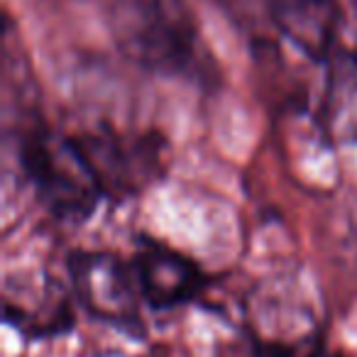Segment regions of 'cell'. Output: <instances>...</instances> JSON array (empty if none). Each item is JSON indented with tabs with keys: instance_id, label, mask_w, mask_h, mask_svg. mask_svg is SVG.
I'll use <instances>...</instances> for the list:
<instances>
[{
	"instance_id": "obj_3",
	"label": "cell",
	"mask_w": 357,
	"mask_h": 357,
	"mask_svg": "<svg viewBox=\"0 0 357 357\" xmlns=\"http://www.w3.org/2000/svg\"><path fill=\"white\" fill-rule=\"evenodd\" d=\"M69 279L79 306L91 318L128 335H142L139 284L132 264L100 250H79L69 255Z\"/></svg>"
},
{
	"instance_id": "obj_1",
	"label": "cell",
	"mask_w": 357,
	"mask_h": 357,
	"mask_svg": "<svg viewBox=\"0 0 357 357\" xmlns=\"http://www.w3.org/2000/svg\"><path fill=\"white\" fill-rule=\"evenodd\" d=\"M17 159L37 199L61 220H84L96 211L103 186L79 139L59 135L37 108H17Z\"/></svg>"
},
{
	"instance_id": "obj_2",
	"label": "cell",
	"mask_w": 357,
	"mask_h": 357,
	"mask_svg": "<svg viewBox=\"0 0 357 357\" xmlns=\"http://www.w3.org/2000/svg\"><path fill=\"white\" fill-rule=\"evenodd\" d=\"M110 30L120 52L164 76H208V56L186 0H110Z\"/></svg>"
},
{
	"instance_id": "obj_4",
	"label": "cell",
	"mask_w": 357,
	"mask_h": 357,
	"mask_svg": "<svg viewBox=\"0 0 357 357\" xmlns=\"http://www.w3.org/2000/svg\"><path fill=\"white\" fill-rule=\"evenodd\" d=\"M81 149L89 157L103 194H135L139 186L157 176L162 164V144L154 135H118L113 130H96L79 135Z\"/></svg>"
},
{
	"instance_id": "obj_8",
	"label": "cell",
	"mask_w": 357,
	"mask_h": 357,
	"mask_svg": "<svg viewBox=\"0 0 357 357\" xmlns=\"http://www.w3.org/2000/svg\"><path fill=\"white\" fill-rule=\"evenodd\" d=\"M335 357H342V355H335Z\"/></svg>"
},
{
	"instance_id": "obj_5",
	"label": "cell",
	"mask_w": 357,
	"mask_h": 357,
	"mask_svg": "<svg viewBox=\"0 0 357 357\" xmlns=\"http://www.w3.org/2000/svg\"><path fill=\"white\" fill-rule=\"evenodd\" d=\"M132 269L142 301L157 311L184 306L208 287L204 269L194 259L157 240H142L137 245Z\"/></svg>"
},
{
	"instance_id": "obj_7",
	"label": "cell",
	"mask_w": 357,
	"mask_h": 357,
	"mask_svg": "<svg viewBox=\"0 0 357 357\" xmlns=\"http://www.w3.org/2000/svg\"><path fill=\"white\" fill-rule=\"evenodd\" d=\"M318 118L333 144H357V50L331 54Z\"/></svg>"
},
{
	"instance_id": "obj_6",
	"label": "cell",
	"mask_w": 357,
	"mask_h": 357,
	"mask_svg": "<svg viewBox=\"0 0 357 357\" xmlns=\"http://www.w3.org/2000/svg\"><path fill=\"white\" fill-rule=\"evenodd\" d=\"M274 27L313 61H328L340 27L337 0H264Z\"/></svg>"
}]
</instances>
